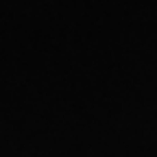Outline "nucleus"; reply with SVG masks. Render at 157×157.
<instances>
[]
</instances>
